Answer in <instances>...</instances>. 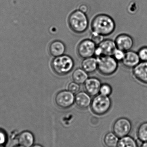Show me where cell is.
Segmentation results:
<instances>
[{
  "label": "cell",
  "instance_id": "cell-3",
  "mask_svg": "<svg viewBox=\"0 0 147 147\" xmlns=\"http://www.w3.org/2000/svg\"><path fill=\"white\" fill-rule=\"evenodd\" d=\"M51 65L53 71L56 74L65 76L72 71L75 66V62L71 57L64 54L56 57L52 61Z\"/></svg>",
  "mask_w": 147,
  "mask_h": 147
},
{
  "label": "cell",
  "instance_id": "cell-31",
  "mask_svg": "<svg viewBox=\"0 0 147 147\" xmlns=\"http://www.w3.org/2000/svg\"><path fill=\"white\" fill-rule=\"evenodd\" d=\"M14 147H24L23 146H21V145H19V144H18V145H16V146H15Z\"/></svg>",
  "mask_w": 147,
  "mask_h": 147
},
{
  "label": "cell",
  "instance_id": "cell-6",
  "mask_svg": "<svg viewBox=\"0 0 147 147\" xmlns=\"http://www.w3.org/2000/svg\"><path fill=\"white\" fill-rule=\"evenodd\" d=\"M55 102L60 109H69L75 103V95L68 90L60 91L55 96Z\"/></svg>",
  "mask_w": 147,
  "mask_h": 147
},
{
  "label": "cell",
  "instance_id": "cell-15",
  "mask_svg": "<svg viewBox=\"0 0 147 147\" xmlns=\"http://www.w3.org/2000/svg\"><path fill=\"white\" fill-rule=\"evenodd\" d=\"M98 46L101 49L103 56H112L114 52L117 48L114 40L110 39L104 40Z\"/></svg>",
  "mask_w": 147,
  "mask_h": 147
},
{
  "label": "cell",
  "instance_id": "cell-30",
  "mask_svg": "<svg viewBox=\"0 0 147 147\" xmlns=\"http://www.w3.org/2000/svg\"><path fill=\"white\" fill-rule=\"evenodd\" d=\"M141 147H147V142H144Z\"/></svg>",
  "mask_w": 147,
  "mask_h": 147
},
{
  "label": "cell",
  "instance_id": "cell-5",
  "mask_svg": "<svg viewBox=\"0 0 147 147\" xmlns=\"http://www.w3.org/2000/svg\"><path fill=\"white\" fill-rule=\"evenodd\" d=\"M98 69L100 74L104 76L113 75L117 71L118 62L113 56H103L97 58Z\"/></svg>",
  "mask_w": 147,
  "mask_h": 147
},
{
  "label": "cell",
  "instance_id": "cell-9",
  "mask_svg": "<svg viewBox=\"0 0 147 147\" xmlns=\"http://www.w3.org/2000/svg\"><path fill=\"white\" fill-rule=\"evenodd\" d=\"M114 41L117 48L124 52L130 51L134 45L133 38L126 34H119L116 38Z\"/></svg>",
  "mask_w": 147,
  "mask_h": 147
},
{
  "label": "cell",
  "instance_id": "cell-21",
  "mask_svg": "<svg viewBox=\"0 0 147 147\" xmlns=\"http://www.w3.org/2000/svg\"><path fill=\"white\" fill-rule=\"evenodd\" d=\"M138 139L144 142H147V122L141 123L137 131Z\"/></svg>",
  "mask_w": 147,
  "mask_h": 147
},
{
  "label": "cell",
  "instance_id": "cell-19",
  "mask_svg": "<svg viewBox=\"0 0 147 147\" xmlns=\"http://www.w3.org/2000/svg\"><path fill=\"white\" fill-rule=\"evenodd\" d=\"M119 138L113 132L107 133L103 138V142L106 147H117Z\"/></svg>",
  "mask_w": 147,
  "mask_h": 147
},
{
  "label": "cell",
  "instance_id": "cell-28",
  "mask_svg": "<svg viewBox=\"0 0 147 147\" xmlns=\"http://www.w3.org/2000/svg\"><path fill=\"white\" fill-rule=\"evenodd\" d=\"M79 10L85 13L88 11V7L85 4H82L79 7Z\"/></svg>",
  "mask_w": 147,
  "mask_h": 147
},
{
  "label": "cell",
  "instance_id": "cell-25",
  "mask_svg": "<svg viewBox=\"0 0 147 147\" xmlns=\"http://www.w3.org/2000/svg\"><path fill=\"white\" fill-rule=\"evenodd\" d=\"M90 39L96 45H98L100 43L103 41L104 39V36L101 34H98L96 33L92 32V34L91 37Z\"/></svg>",
  "mask_w": 147,
  "mask_h": 147
},
{
  "label": "cell",
  "instance_id": "cell-11",
  "mask_svg": "<svg viewBox=\"0 0 147 147\" xmlns=\"http://www.w3.org/2000/svg\"><path fill=\"white\" fill-rule=\"evenodd\" d=\"M132 74L137 81L147 85V62H141L133 69Z\"/></svg>",
  "mask_w": 147,
  "mask_h": 147
},
{
  "label": "cell",
  "instance_id": "cell-16",
  "mask_svg": "<svg viewBox=\"0 0 147 147\" xmlns=\"http://www.w3.org/2000/svg\"><path fill=\"white\" fill-rule=\"evenodd\" d=\"M49 51L51 55L56 57L64 54L66 51V47L62 41L54 40L50 44Z\"/></svg>",
  "mask_w": 147,
  "mask_h": 147
},
{
  "label": "cell",
  "instance_id": "cell-18",
  "mask_svg": "<svg viewBox=\"0 0 147 147\" xmlns=\"http://www.w3.org/2000/svg\"><path fill=\"white\" fill-rule=\"evenodd\" d=\"M89 78V74L82 68L74 70L72 74V80L80 85L83 84Z\"/></svg>",
  "mask_w": 147,
  "mask_h": 147
},
{
  "label": "cell",
  "instance_id": "cell-7",
  "mask_svg": "<svg viewBox=\"0 0 147 147\" xmlns=\"http://www.w3.org/2000/svg\"><path fill=\"white\" fill-rule=\"evenodd\" d=\"M132 129V123L126 117H121L117 119L113 126V132L119 138L128 136Z\"/></svg>",
  "mask_w": 147,
  "mask_h": 147
},
{
  "label": "cell",
  "instance_id": "cell-2",
  "mask_svg": "<svg viewBox=\"0 0 147 147\" xmlns=\"http://www.w3.org/2000/svg\"><path fill=\"white\" fill-rule=\"evenodd\" d=\"M68 25L71 30L77 34L86 32L89 26V19L85 13L79 10H75L69 16Z\"/></svg>",
  "mask_w": 147,
  "mask_h": 147
},
{
  "label": "cell",
  "instance_id": "cell-14",
  "mask_svg": "<svg viewBox=\"0 0 147 147\" xmlns=\"http://www.w3.org/2000/svg\"><path fill=\"white\" fill-rule=\"evenodd\" d=\"M35 136L29 131H22L17 137L18 144L24 147H31L34 144Z\"/></svg>",
  "mask_w": 147,
  "mask_h": 147
},
{
  "label": "cell",
  "instance_id": "cell-24",
  "mask_svg": "<svg viewBox=\"0 0 147 147\" xmlns=\"http://www.w3.org/2000/svg\"><path fill=\"white\" fill-rule=\"evenodd\" d=\"M125 53L126 52L117 48L116 50L114 52L112 56L118 63L119 62L121 63L125 57Z\"/></svg>",
  "mask_w": 147,
  "mask_h": 147
},
{
  "label": "cell",
  "instance_id": "cell-26",
  "mask_svg": "<svg viewBox=\"0 0 147 147\" xmlns=\"http://www.w3.org/2000/svg\"><path fill=\"white\" fill-rule=\"evenodd\" d=\"M137 53L141 62H147V46L143 47L140 48Z\"/></svg>",
  "mask_w": 147,
  "mask_h": 147
},
{
  "label": "cell",
  "instance_id": "cell-20",
  "mask_svg": "<svg viewBox=\"0 0 147 147\" xmlns=\"http://www.w3.org/2000/svg\"><path fill=\"white\" fill-rule=\"evenodd\" d=\"M117 147H138L136 140L131 136H127L120 138Z\"/></svg>",
  "mask_w": 147,
  "mask_h": 147
},
{
  "label": "cell",
  "instance_id": "cell-8",
  "mask_svg": "<svg viewBox=\"0 0 147 147\" xmlns=\"http://www.w3.org/2000/svg\"><path fill=\"white\" fill-rule=\"evenodd\" d=\"M96 47V45L90 39H85L78 45L77 54L79 57L83 59L94 57Z\"/></svg>",
  "mask_w": 147,
  "mask_h": 147
},
{
  "label": "cell",
  "instance_id": "cell-4",
  "mask_svg": "<svg viewBox=\"0 0 147 147\" xmlns=\"http://www.w3.org/2000/svg\"><path fill=\"white\" fill-rule=\"evenodd\" d=\"M112 104V100L110 96H106L98 94L92 98L91 109L95 115H103L109 111Z\"/></svg>",
  "mask_w": 147,
  "mask_h": 147
},
{
  "label": "cell",
  "instance_id": "cell-1",
  "mask_svg": "<svg viewBox=\"0 0 147 147\" xmlns=\"http://www.w3.org/2000/svg\"><path fill=\"white\" fill-rule=\"evenodd\" d=\"M91 30L104 36H109L114 32L116 24L112 17L108 15L102 14L95 16L91 25Z\"/></svg>",
  "mask_w": 147,
  "mask_h": 147
},
{
  "label": "cell",
  "instance_id": "cell-17",
  "mask_svg": "<svg viewBox=\"0 0 147 147\" xmlns=\"http://www.w3.org/2000/svg\"><path fill=\"white\" fill-rule=\"evenodd\" d=\"M81 68L88 74H93L98 69V60L95 57L84 59L81 63Z\"/></svg>",
  "mask_w": 147,
  "mask_h": 147
},
{
  "label": "cell",
  "instance_id": "cell-10",
  "mask_svg": "<svg viewBox=\"0 0 147 147\" xmlns=\"http://www.w3.org/2000/svg\"><path fill=\"white\" fill-rule=\"evenodd\" d=\"M102 82L99 79L96 77H90L87 79L83 84L85 91L91 96H95L99 94Z\"/></svg>",
  "mask_w": 147,
  "mask_h": 147
},
{
  "label": "cell",
  "instance_id": "cell-23",
  "mask_svg": "<svg viewBox=\"0 0 147 147\" xmlns=\"http://www.w3.org/2000/svg\"><path fill=\"white\" fill-rule=\"evenodd\" d=\"M67 89L73 94H77L80 91V85L73 81L68 84Z\"/></svg>",
  "mask_w": 147,
  "mask_h": 147
},
{
  "label": "cell",
  "instance_id": "cell-13",
  "mask_svg": "<svg viewBox=\"0 0 147 147\" xmlns=\"http://www.w3.org/2000/svg\"><path fill=\"white\" fill-rule=\"evenodd\" d=\"M141 62L138 53L133 51L126 52L124 59L121 62L123 66L128 69H133Z\"/></svg>",
  "mask_w": 147,
  "mask_h": 147
},
{
  "label": "cell",
  "instance_id": "cell-27",
  "mask_svg": "<svg viewBox=\"0 0 147 147\" xmlns=\"http://www.w3.org/2000/svg\"><path fill=\"white\" fill-rule=\"evenodd\" d=\"M7 133L3 129H0V146H4L7 142Z\"/></svg>",
  "mask_w": 147,
  "mask_h": 147
},
{
  "label": "cell",
  "instance_id": "cell-29",
  "mask_svg": "<svg viewBox=\"0 0 147 147\" xmlns=\"http://www.w3.org/2000/svg\"><path fill=\"white\" fill-rule=\"evenodd\" d=\"M31 147H44L43 146H41V145H39V144H35L34 145V144L33 146H32Z\"/></svg>",
  "mask_w": 147,
  "mask_h": 147
},
{
  "label": "cell",
  "instance_id": "cell-32",
  "mask_svg": "<svg viewBox=\"0 0 147 147\" xmlns=\"http://www.w3.org/2000/svg\"><path fill=\"white\" fill-rule=\"evenodd\" d=\"M0 147H5V146H0Z\"/></svg>",
  "mask_w": 147,
  "mask_h": 147
},
{
  "label": "cell",
  "instance_id": "cell-12",
  "mask_svg": "<svg viewBox=\"0 0 147 147\" xmlns=\"http://www.w3.org/2000/svg\"><path fill=\"white\" fill-rule=\"evenodd\" d=\"M91 96L85 91L79 92L75 95V104L80 109L85 110L90 107Z\"/></svg>",
  "mask_w": 147,
  "mask_h": 147
},
{
  "label": "cell",
  "instance_id": "cell-22",
  "mask_svg": "<svg viewBox=\"0 0 147 147\" xmlns=\"http://www.w3.org/2000/svg\"><path fill=\"white\" fill-rule=\"evenodd\" d=\"M113 91L112 86L108 83L102 84L100 87L99 94L106 96H110L111 95Z\"/></svg>",
  "mask_w": 147,
  "mask_h": 147
}]
</instances>
